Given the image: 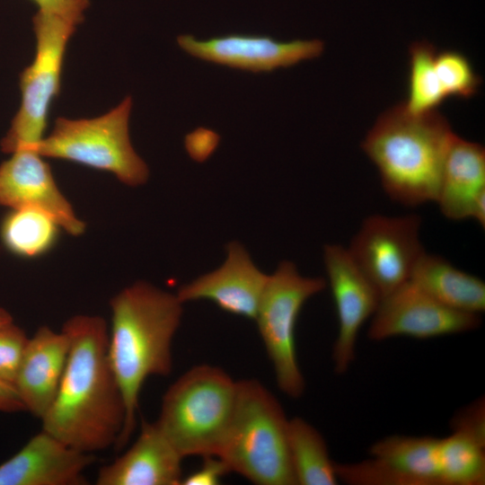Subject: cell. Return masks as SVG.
<instances>
[{
	"instance_id": "6da1fadb",
	"label": "cell",
	"mask_w": 485,
	"mask_h": 485,
	"mask_svg": "<svg viewBox=\"0 0 485 485\" xmlns=\"http://www.w3.org/2000/svg\"><path fill=\"white\" fill-rule=\"evenodd\" d=\"M62 331L69 339L66 367L42 429L80 451L114 446L125 422L120 387L108 356L109 331L99 315L77 314Z\"/></svg>"
},
{
	"instance_id": "7a4b0ae2",
	"label": "cell",
	"mask_w": 485,
	"mask_h": 485,
	"mask_svg": "<svg viewBox=\"0 0 485 485\" xmlns=\"http://www.w3.org/2000/svg\"><path fill=\"white\" fill-rule=\"evenodd\" d=\"M110 306L108 356L126 409L114 445L119 451L136 429L144 383L149 376H167L172 371V340L181 323L182 303L176 295L137 281L114 295Z\"/></svg>"
},
{
	"instance_id": "3957f363",
	"label": "cell",
	"mask_w": 485,
	"mask_h": 485,
	"mask_svg": "<svg viewBox=\"0 0 485 485\" xmlns=\"http://www.w3.org/2000/svg\"><path fill=\"white\" fill-rule=\"evenodd\" d=\"M454 135L437 110L413 114L401 103L379 116L361 147L377 168L387 196L416 207L435 202Z\"/></svg>"
},
{
	"instance_id": "277c9868",
	"label": "cell",
	"mask_w": 485,
	"mask_h": 485,
	"mask_svg": "<svg viewBox=\"0 0 485 485\" xmlns=\"http://www.w3.org/2000/svg\"><path fill=\"white\" fill-rule=\"evenodd\" d=\"M281 404L259 380L237 381L233 414L216 454L257 485H296Z\"/></svg>"
},
{
	"instance_id": "5b68a950",
	"label": "cell",
	"mask_w": 485,
	"mask_h": 485,
	"mask_svg": "<svg viewBox=\"0 0 485 485\" xmlns=\"http://www.w3.org/2000/svg\"><path fill=\"white\" fill-rule=\"evenodd\" d=\"M236 388L237 381L210 365L191 367L168 387L155 422L182 458L216 456L233 414Z\"/></svg>"
},
{
	"instance_id": "8992f818",
	"label": "cell",
	"mask_w": 485,
	"mask_h": 485,
	"mask_svg": "<svg viewBox=\"0 0 485 485\" xmlns=\"http://www.w3.org/2000/svg\"><path fill=\"white\" fill-rule=\"evenodd\" d=\"M131 97H126L107 113L92 119L57 118L51 132L33 151L42 157L62 159L108 172L122 183L144 184L149 170L134 150L128 121Z\"/></svg>"
},
{
	"instance_id": "52a82bcc",
	"label": "cell",
	"mask_w": 485,
	"mask_h": 485,
	"mask_svg": "<svg viewBox=\"0 0 485 485\" xmlns=\"http://www.w3.org/2000/svg\"><path fill=\"white\" fill-rule=\"evenodd\" d=\"M36 51L32 63L20 74L21 105L1 140V149L13 154L34 150L45 137L49 109L59 94L66 49L80 24L38 11L32 18Z\"/></svg>"
},
{
	"instance_id": "ba28073f",
	"label": "cell",
	"mask_w": 485,
	"mask_h": 485,
	"mask_svg": "<svg viewBox=\"0 0 485 485\" xmlns=\"http://www.w3.org/2000/svg\"><path fill=\"white\" fill-rule=\"evenodd\" d=\"M327 286L323 278L300 275L295 265L282 261L269 276L255 321L278 389L292 399L300 398L305 381L295 348V325L305 302Z\"/></svg>"
},
{
	"instance_id": "9c48e42d",
	"label": "cell",
	"mask_w": 485,
	"mask_h": 485,
	"mask_svg": "<svg viewBox=\"0 0 485 485\" xmlns=\"http://www.w3.org/2000/svg\"><path fill=\"white\" fill-rule=\"evenodd\" d=\"M418 215H372L361 224L347 248L350 257L381 297L407 282L425 251Z\"/></svg>"
},
{
	"instance_id": "30bf717a",
	"label": "cell",
	"mask_w": 485,
	"mask_h": 485,
	"mask_svg": "<svg viewBox=\"0 0 485 485\" xmlns=\"http://www.w3.org/2000/svg\"><path fill=\"white\" fill-rule=\"evenodd\" d=\"M481 322L480 315L449 308L408 280L381 298L367 336L374 341L400 336L426 340L473 331Z\"/></svg>"
},
{
	"instance_id": "8fae6325",
	"label": "cell",
	"mask_w": 485,
	"mask_h": 485,
	"mask_svg": "<svg viewBox=\"0 0 485 485\" xmlns=\"http://www.w3.org/2000/svg\"><path fill=\"white\" fill-rule=\"evenodd\" d=\"M323 260L339 322L331 354L333 369L337 375H344L355 359L359 331L373 316L382 297L347 248L325 245Z\"/></svg>"
},
{
	"instance_id": "7c38bea8",
	"label": "cell",
	"mask_w": 485,
	"mask_h": 485,
	"mask_svg": "<svg viewBox=\"0 0 485 485\" xmlns=\"http://www.w3.org/2000/svg\"><path fill=\"white\" fill-rule=\"evenodd\" d=\"M177 43L192 57L253 73L271 72L320 57L324 43L320 40L278 41L268 36L229 34L206 40L181 35Z\"/></svg>"
},
{
	"instance_id": "4fadbf2b",
	"label": "cell",
	"mask_w": 485,
	"mask_h": 485,
	"mask_svg": "<svg viewBox=\"0 0 485 485\" xmlns=\"http://www.w3.org/2000/svg\"><path fill=\"white\" fill-rule=\"evenodd\" d=\"M0 165V206L31 207L51 216L73 236L84 234L85 224L57 187L49 165L37 152L21 149Z\"/></svg>"
},
{
	"instance_id": "5bb4252c",
	"label": "cell",
	"mask_w": 485,
	"mask_h": 485,
	"mask_svg": "<svg viewBox=\"0 0 485 485\" xmlns=\"http://www.w3.org/2000/svg\"><path fill=\"white\" fill-rule=\"evenodd\" d=\"M95 460L41 429L0 464V485H85Z\"/></svg>"
},
{
	"instance_id": "9a60e30c",
	"label": "cell",
	"mask_w": 485,
	"mask_h": 485,
	"mask_svg": "<svg viewBox=\"0 0 485 485\" xmlns=\"http://www.w3.org/2000/svg\"><path fill=\"white\" fill-rule=\"evenodd\" d=\"M226 251L220 268L181 287L176 295L182 304L209 300L226 313L255 320L269 275L254 265L241 243L230 242Z\"/></svg>"
},
{
	"instance_id": "2e32d148",
	"label": "cell",
	"mask_w": 485,
	"mask_h": 485,
	"mask_svg": "<svg viewBox=\"0 0 485 485\" xmlns=\"http://www.w3.org/2000/svg\"><path fill=\"white\" fill-rule=\"evenodd\" d=\"M435 202L448 219H474L485 226V149L454 135L443 165Z\"/></svg>"
},
{
	"instance_id": "e0dca14e",
	"label": "cell",
	"mask_w": 485,
	"mask_h": 485,
	"mask_svg": "<svg viewBox=\"0 0 485 485\" xmlns=\"http://www.w3.org/2000/svg\"><path fill=\"white\" fill-rule=\"evenodd\" d=\"M183 458L156 422L142 421L133 445L113 462L101 466L97 485H178Z\"/></svg>"
},
{
	"instance_id": "ac0fdd59",
	"label": "cell",
	"mask_w": 485,
	"mask_h": 485,
	"mask_svg": "<svg viewBox=\"0 0 485 485\" xmlns=\"http://www.w3.org/2000/svg\"><path fill=\"white\" fill-rule=\"evenodd\" d=\"M69 347L62 330L56 331L46 325L29 338L14 386L26 411L40 420L56 397Z\"/></svg>"
},
{
	"instance_id": "d6986e66",
	"label": "cell",
	"mask_w": 485,
	"mask_h": 485,
	"mask_svg": "<svg viewBox=\"0 0 485 485\" xmlns=\"http://www.w3.org/2000/svg\"><path fill=\"white\" fill-rule=\"evenodd\" d=\"M442 304L480 315L485 310V284L478 277L455 268L445 258L426 251L409 279Z\"/></svg>"
},
{
	"instance_id": "ffe728a7",
	"label": "cell",
	"mask_w": 485,
	"mask_h": 485,
	"mask_svg": "<svg viewBox=\"0 0 485 485\" xmlns=\"http://www.w3.org/2000/svg\"><path fill=\"white\" fill-rule=\"evenodd\" d=\"M438 442L432 436L394 435L372 445L370 454L397 472L405 485H442Z\"/></svg>"
},
{
	"instance_id": "44dd1931",
	"label": "cell",
	"mask_w": 485,
	"mask_h": 485,
	"mask_svg": "<svg viewBox=\"0 0 485 485\" xmlns=\"http://www.w3.org/2000/svg\"><path fill=\"white\" fill-rule=\"evenodd\" d=\"M288 446L296 485L339 483L323 436L301 417L289 419Z\"/></svg>"
},
{
	"instance_id": "7402d4cb",
	"label": "cell",
	"mask_w": 485,
	"mask_h": 485,
	"mask_svg": "<svg viewBox=\"0 0 485 485\" xmlns=\"http://www.w3.org/2000/svg\"><path fill=\"white\" fill-rule=\"evenodd\" d=\"M60 228L51 216L41 210L13 208L1 222L0 238L11 253L24 259H34L54 248Z\"/></svg>"
},
{
	"instance_id": "603a6c76",
	"label": "cell",
	"mask_w": 485,
	"mask_h": 485,
	"mask_svg": "<svg viewBox=\"0 0 485 485\" xmlns=\"http://www.w3.org/2000/svg\"><path fill=\"white\" fill-rule=\"evenodd\" d=\"M485 442L453 431L438 442V466L442 485L485 483Z\"/></svg>"
},
{
	"instance_id": "cb8c5ba5",
	"label": "cell",
	"mask_w": 485,
	"mask_h": 485,
	"mask_svg": "<svg viewBox=\"0 0 485 485\" xmlns=\"http://www.w3.org/2000/svg\"><path fill=\"white\" fill-rule=\"evenodd\" d=\"M436 52L428 40L415 41L409 48L408 96L402 103L413 114L436 110L446 99L436 71Z\"/></svg>"
},
{
	"instance_id": "d4e9b609",
	"label": "cell",
	"mask_w": 485,
	"mask_h": 485,
	"mask_svg": "<svg viewBox=\"0 0 485 485\" xmlns=\"http://www.w3.org/2000/svg\"><path fill=\"white\" fill-rule=\"evenodd\" d=\"M435 66L445 98L468 99L477 93L481 79L463 53L456 50L436 52Z\"/></svg>"
},
{
	"instance_id": "484cf974",
	"label": "cell",
	"mask_w": 485,
	"mask_h": 485,
	"mask_svg": "<svg viewBox=\"0 0 485 485\" xmlns=\"http://www.w3.org/2000/svg\"><path fill=\"white\" fill-rule=\"evenodd\" d=\"M29 337L13 322L0 326V379L14 385Z\"/></svg>"
},
{
	"instance_id": "4316f807",
	"label": "cell",
	"mask_w": 485,
	"mask_h": 485,
	"mask_svg": "<svg viewBox=\"0 0 485 485\" xmlns=\"http://www.w3.org/2000/svg\"><path fill=\"white\" fill-rule=\"evenodd\" d=\"M484 401L480 399L461 410L453 419V431L468 434L485 442Z\"/></svg>"
},
{
	"instance_id": "83f0119b",
	"label": "cell",
	"mask_w": 485,
	"mask_h": 485,
	"mask_svg": "<svg viewBox=\"0 0 485 485\" xmlns=\"http://www.w3.org/2000/svg\"><path fill=\"white\" fill-rule=\"evenodd\" d=\"M202 466L186 478H182L183 485H216L221 478L231 472L226 463L218 456L208 455L203 457Z\"/></svg>"
},
{
	"instance_id": "f1b7e54d",
	"label": "cell",
	"mask_w": 485,
	"mask_h": 485,
	"mask_svg": "<svg viewBox=\"0 0 485 485\" xmlns=\"http://www.w3.org/2000/svg\"><path fill=\"white\" fill-rule=\"evenodd\" d=\"M39 7L38 11L57 14L81 23L84 13L89 6V0H31Z\"/></svg>"
},
{
	"instance_id": "f546056e",
	"label": "cell",
	"mask_w": 485,
	"mask_h": 485,
	"mask_svg": "<svg viewBox=\"0 0 485 485\" xmlns=\"http://www.w3.org/2000/svg\"><path fill=\"white\" fill-rule=\"evenodd\" d=\"M186 147L191 157L205 160L215 149L218 136L208 129L198 128L186 137Z\"/></svg>"
},
{
	"instance_id": "4dcf8cb0",
	"label": "cell",
	"mask_w": 485,
	"mask_h": 485,
	"mask_svg": "<svg viewBox=\"0 0 485 485\" xmlns=\"http://www.w3.org/2000/svg\"><path fill=\"white\" fill-rule=\"evenodd\" d=\"M21 411L26 410L15 386L0 379V412Z\"/></svg>"
},
{
	"instance_id": "1f68e13d",
	"label": "cell",
	"mask_w": 485,
	"mask_h": 485,
	"mask_svg": "<svg viewBox=\"0 0 485 485\" xmlns=\"http://www.w3.org/2000/svg\"><path fill=\"white\" fill-rule=\"evenodd\" d=\"M12 315L4 308L0 307V326L12 322Z\"/></svg>"
}]
</instances>
